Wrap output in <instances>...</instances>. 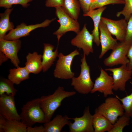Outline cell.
Masks as SVG:
<instances>
[{
  "mask_svg": "<svg viewBox=\"0 0 132 132\" xmlns=\"http://www.w3.org/2000/svg\"><path fill=\"white\" fill-rule=\"evenodd\" d=\"M75 91H66L63 87L59 86L53 93L42 96L39 98L40 104L45 116L46 122L51 120L56 110L65 99L75 95Z\"/></svg>",
  "mask_w": 132,
  "mask_h": 132,
  "instance_id": "6da1fadb",
  "label": "cell"
},
{
  "mask_svg": "<svg viewBox=\"0 0 132 132\" xmlns=\"http://www.w3.org/2000/svg\"><path fill=\"white\" fill-rule=\"evenodd\" d=\"M21 110V121L27 127H32L36 123H45V115L41 106L39 98L27 102Z\"/></svg>",
  "mask_w": 132,
  "mask_h": 132,
  "instance_id": "7a4b0ae2",
  "label": "cell"
},
{
  "mask_svg": "<svg viewBox=\"0 0 132 132\" xmlns=\"http://www.w3.org/2000/svg\"><path fill=\"white\" fill-rule=\"evenodd\" d=\"M86 55L83 54L81 59V71L77 77H73L71 79V85L79 93L87 94L90 93L93 88L94 83L90 76L89 66L87 63Z\"/></svg>",
  "mask_w": 132,
  "mask_h": 132,
  "instance_id": "3957f363",
  "label": "cell"
},
{
  "mask_svg": "<svg viewBox=\"0 0 132 132\" xmlns=\"http://www.w3.org/2000/svg\"><path fill=\"white\" fill-rule=\"evenodd\" d=\"M55 8V14L60 26L53 34L57 36L58 45L61 37L67 32L72 31L76 34L78 33L80 31V26L77 20L71 17L62 6L57 7Z\"/></svg>",
  "mask_w": 132,
  "mask_h": 132,
  "instance_id": "277c9868",
  "label": "cell"
},
{
  "mask_svg": "<svg viewBox=\"0 0 132 132\" xmlns=\"http://www.w3.org/2000/svg\"><path fill=\"white\" fill-rule=\"evenodd\" d=\"M96 110L112 124L119 117L124 114V110L120 101L116 97L107 98Z\"/></svg>",
  "mask_w": 132,
  "mask_h": 132,
  "instance_id": "5b68a950",
  "label": "cell"
},
{
  "mask_svg": "<svg viewBox=\"0 0 132 132\" xmlns=\"http://www.w3.org/2000/svg\"><path fill=\"white\" fill-rule=\"evenodd\" d=\"M79 54L77 49L66 55L61 53L59 54L53 73L54 77L64 79H72L74 77L75 73L72 71L71 66L74 57Z\"/></svg>",
  "mask_w": 132,
  "mask_h": 132,
  "instance_id": "8992f818",
  "label": "cell"
},
{
  "mask_svg": "<svg viewBox=\"0 0 132 132\" xmlns=\"http://www.w3.org/2000/svg\"><path fill=\"white\" fill-rule=\"evenodd\" d=\"M132 43L124 41L118 43L116 47L112 50L110 55L104 59V65L110 67L119 65H127L129 62L127 55Z\"/></svg>",
  "mask_w": 132,
  "mask_h": 132,
  "instance_id": "52a82bcc",
  "label": "cell"
},
{
  "mask_svg": "<svg viewBox=\"0 0 132 132\" xmlns=\"http://www.w3.org/2000/svg\"><path fill=\"white\" fill-rule=\"evenodd\" d=\"M55 19L54 18L51 20L47 19L41 23L29 25L22 22L10 31L5 35L4 39L10 40L19 39L21 37L29 35L31 31L36 29L48 26Z\"/></svg>",
  "mask_w": 132,
  "mask_h": 132,
  "instance_id": "ba28073f",
  "label": "cell"
},
{
  "mask_svg": "<svg viewBox=\"0 0 132 132\" xmlns=\"http://www.w3.org/2000/svg\"><path fill=\"white\" fill-rule=\"evenodd\" d=\"M93 115L90 112L89 106L85 108L83 115L80 117L71 118L74 121L69 122V131L70 132H94L92 124Z\"/></svg>",
  "mask_w": 132,
  "mask_h": 132,
  "instance_id": "9c48e42d",
  "label": "cell"
},
{
  "mask_svg": "<svg viewBox=\"0 0 132 132\" xmlns=\"http://www.w3.org/2000/svg\"><path fill=\"white\" fill-rule=\"evenodd\" d=\"M105 70L112 73L114 81L113 90L125 91L126 83L131 78L132 70L128 69L126 65H122L118 67L107 68Z\"/></svg>",
  "mask_w": 132,
  "mask_h": 132,
  "instance_id": "30bf717a",
  "label": "cell"
},
{
  "mask_svg": "<svg viewBox=\"0 0 132 132\" xmlns=\"http://www.w3.org/2000/svg\"><path fill=\"white\" fill-rule=\"evenodd\" d=\"M76 36L71 41V44L79 49H82L86 55L93 52V37L89 32L85 24L82 29L77 34Z\"/></svg>",
  "mask_w": 132,
  "mask_h": 132,
  "instance_id": "8fae6325",
  "label": "cell"
},
{
  "mask_svg": "<svg viewBox=\"0 0 132 132\" xmlns=\"http://www.w3.org/2000/svg\"><path fill=\"white\" fill-rule=\"evenodd\" d=\"M0 114L8 120L21 121L16 108L14 96L4 94L0 96Z\"/></svg>",
  "mask_w": 132,
  "mask_h": 132,
  "instance_id": "7c38bea8",
  "label": "cell"
},
{
  "mask_svg": "<svg viewBox=\"0 0 132 132\" xmlns=\"http://www.w3.org/2000/svg\"><path fill=\"white\" fill-rule=\"evenodd\" d=\"M113 84L112 77L109 75L105 70L101 67L100 74L95 80L90 93H93L98 91L102 93L105 98L108 95H113Z\"/></svg>",
  "mask_w": 132,
  "mask_h": 132,
  "instance_id": "4fadbf2b",
  "label": "cell"
},
{
  "mask_svg": "<svg viewBox=\"0 0 132 132\" xmlns=\"http://www.w3.org/2000/svg\"><path fill=\"white\" fill-rule=\"evenodd\" d=\"M21 45V40L19 39L7 40H0V52L3 53L16 67L19 66L20 61L18 53L20 50Z\"/></svg>",
  "mask_w": 132,
  "mask_h": 132,
  "instance_id": "5bb4252c",
  "label": "cell"
},
{
  "mask_svg": "<svg viewBox=\"0 0 132 132\" xmlns=\"http://www.w3.org/2000/svg\"><path fill=\"white\" fill-rule=\"evenodd\" d=\"M101 21L111 34L120 42L124 41L126 36L127 21L124 19L114 20L102 17Z\"/></svg>",
  "mask_w": 132,
  "mask_h": 132,
  "instance_id": "9a60e30c",
  "label": "cell"
},
{
  "mask_svg": "<svg viewBox=\"0 0 132 132\" xmlns=\"http://www.w3.org/2000/svg\"><path fill=\"white\" fill-rule=\"evenodd\" d=\"M99 39L101 46V52L99 56L101 58L109 50L115 48L118 43L116 39L114 38L105 25L101 21L99 27Z\"/></svg>",
  "mask_w": 132,
  "mask_h": 132,
  "instance_id": "2e32d148",
  "label": "cell"
},
{
  "mask_svg": "<svg viewBox=\"0 0 132 132\" xmlns=\"http://www.w3.org/2000/svg\"><path fill=\"white\" fill-rule=\"evenodd\" d=\"M106 8V7L104 6L91 10L83 14L84 16L89 17L93 20L94 27L92 31V34L93 37V42L98 46L100 44L99 26L101 21L102 14Z\"/></svg>",
  "mask_w": 132,
  "mask_h": 132,
  "instance_id": "e0dca14e",
  "label": "cell"
},
{
  "mask_svg": "<svg viewBox=\"0 0 132 132\" xmlns=\"http://www.w3.org/2000/svg\"><path fill=\"white\" fill-rule=\"evenodd\" d=\"M58 45L56 49L53 51L54 46L49 44L44 43L43 54L42 56V70L44 72L47 71L54 64L58 56Z\"/></svg>",
  "mask_w": 132,
  "mask_h": 132,
  "instance_id": "ac0fdd59",
  "label": "cell"
},
{
  "mask_svg": "<svg viewBox=\"0 0 132 132\" xmlns=\"http://www.w3.org/2000/svg\"><path fill=\"white\" fill-rule=\"evenodd\" d=\"M27 127L21 121L8 120L0 116V132H27Z\"/></svg>",
  "mask_w": 132,
  "mask_h": 132,
  "instance_id": "d6986e66",
  "label": "cell"
},
{
  "mask_svg": "<svg viewBox=\"0 0 132 132\" xmlns=\"http://www.w3.org/2000/svg\"><path fill=\"white\" fill-rule=\"evenodd\" d=\"M71 118L67 115L58 114L52 120L44 123L45 132H60L63 128L67 125Z\"/></svg>",
  "mask_w": 132,
  "mask_h": 132,
  "instance_id": "ffe728a7",
  "label": "cell"
},
{
  "mask_svg": "<svg viewBox=\"0 0 132 132\" xmlns=\"http://www.w3.org/2000/svg\"><path fill=\"white\" fill-rule=\"evenodd\" d=\"M42 56L36 52L29 53L27 55L25 67L30 73L36 74L42 70Z\"/></svg>",
  "mask_w": 132,
  "mask_h": 132,
  "instance_id": "44dd1931",
  "label": "cell"
},
{
  "mask_svg": "<svg viewBox=\"0 0 132 132\" xmlns=\"http://www.w3.org/2000/svg\"><path fill=\"white\" fill-rule=\"evenodd\" d=\"M92 124L94 132H109L113 126L111 122L96 109L93 115Z\"/></svg>",
  "mask_w": 132,
  "mask_h": 132,
  "instance_id": "7402d4cb",
  "label": "cell"
},
{
  "mask_svg": "<svg viewBox=\"0 0 132 132\" xmlns=\"http://www.w3.org/2000/svg\"><path fill=\"white\" fill-rule=\"evenodd\" d=\"M13 9V8L7 9L4 12L0 14V40L4 39L6 33L14 28L13 23L9 20L10 15Z\"/></svg>",
  "mask_w": 132,
  "mask_h": 132,
  "instance_id": "603a6c76",
  "label": "cell"
},
{
  "mask_svg": "<svg viewBox=\"0 0 132 132\" xmlns=\"http://www.w3.org/2000/svg\"><path fill=\"white\" fill-rule=\"evenodd\" d=\"M29 74L25 66L19 67L9 70L8 78L14 84L18 85L22 81L28 79Z\"/></svg>",
  "mask_w": 132,
  "mask_h": 132,
  "instance_id": "cb8c5ba5",
  "label": "cell"
},
{
  "mask_svg": "<svg viewBox=\"0 0 132 132\" xmlns=\"http://www.w3.org/2000/svg\"><path fill=\"white\" fill-rule=\"evenodd\" d=\"M62 7L71 17L77 20L81 8L78 0H64Z\"/></svg>",
  "mask_w": 132,
  "mask_h": 132,
  "instance_id": "d4e9b609",
  "label": "cell"
},
{
  "mask_svg": "<svg viewBox=\"0 0 132 132\" xmlns=\"http://www.w3.org/2000/svg\"><path fill=\"white\" fill-rule=\"evenodd\" d=\"M14 84L8 79L1 78L0 81V96L6 94L15 96L17 90L14 87Z\"/></svg>",
  "mask_w": 132,
  "mask_h": 132,
  "instance_id": "484cf974",
  "label": "cell"
},
{
  "mask_svg": "<svg viewBox=\"0 0 132 132\" xmlns=\"http://www.w3.org/2000/svg\"><path fill=\"white\" fill-rule=\"evenodd\" d=\"M130 118L124 114L120 116L115 123L109 132H122L124 128L129 123Z\"/></svg>",
  "mask_w": 132,
  "mask_h": 132,
  "instance_id": "4316f807",
  "label": "cell"
},
{
  "mask_svg": "<svg viewBox=\"0 0 132 132\" xmlns=\"http://www.w3.org/2000/svg\"><path fill=\"white\" fill-rule=\"evenodd\" d=\"M115 97L121 102L124 110V114L132 118V92L130 95L121 99L117 95Z\"/></svg>",
  "mask_w": 132,
  "mask_h": 132,
  "instance_id": "83f0119b",
  "label": "cell"
},
{
  "mask_svg": "<svg viewBox=\"0 0 132 132\" xmlns=\"http://www.w3.org/2000/svg\"><path fill=\"white\" fill-rule=\"evenodd\" d=\"M33 0H0V7L7 9L12 8L14 5L19 4L26 8L30 5L29 3Z\"/></svg>",
  "mask_w": 132,
  "mask_h": 132,
  "instance_id": "f1b7e54d",
  "label": "cell"
},
{
  "mask_svg": "<svg viewBox=\"0 0 132 132\" xmlns=\"http://www.w3.org/2000/svg\"><path fill=\"white\" fill-rule=\"evenodd\" d=\"M124 0H93L90 10L95 9L110 4H124Z\"/></svg>",
  "mask_w": 132,
  "mask_h": 132,
  "instance_id": "f546056e",
  "label": "cell"
},
{
  "mask_svg": "<svg viewBox=\"0 0 132 132\" xmlns=\"http://www.w3.org/2000/svg\"><path fill=\"white\" fill-rule=\"evenodd\" d=\"M124 6L123 9L117 12L116 14L117 17H119L122 15L124 19L128 21L131 16L132 14V0H124Z\"/></svg>",
  "mask_w": 132,
  "mask_h": 132,
  "instance_id": "4dcf8cb0",
  "label": "cell"
},
{
  "mask_svg": "<svg viewBox=\"0 0 132 132\" xmlns=\"http://www.w3.org/2000/svg\"><path fill=\"white\" fill-rule=\"evenodd\" d=\"M124 41L128 43H132V14L127 21L126 33Z\"/></svg>",
  "mask_w": 132,
  "mask_h": 132,
  "instance_id": "1f68e13d",
  "label": "cell"
},
{
  "mask_svg": "<svg viewBox=\"0 0 132 132\" xmlns=\"http://www.w3.org/2000/svg\"><path fill=\"white\" fill-rule=\"evenodd\" d=\"M64 0H46L45 5L46 7H55L63 6Z\"/></svg>",
  "mask_w": 132,
  "mask_h": 132,
  "instance_id": "d6a6232c",
  "label": "cell"
},
{
  "mask_svg": "<svg viewBox=\"0 0 132 132\" xmlns=\"http://www.w3.org/2000/svg\"><path fill=\"white\" fill-rule=\"evenodd\" d=\"M78 0L84 14L86 13L90 10L92 0Z\"/></svg>",
  "mask_w": 132,
  "mask_h": 132,
  "instance_id": "836d02e7",
  "label": "cell"
},
{
  "mask_svg": "<svg viewBox=\"0 0 132 132\" xmlns=\"http://www.w3.org/2000/svg\"><path fill=\"white\" fill-rule=\"evenodd\" d=\"M27 132H45V130L42 125L34 127H27Z\"/></svg>",
  "mask_w": 132,
  "mask_h": 132,
  "instance_id": "e575fe53",
  "label": "cell"
},
{
  "mask_svg": "<svg viewBox=\"0 0 132 132\" xmlns=\"http://www.w3.org/2000/svg\"><path fill=\"white\" fill-rule=\"evenodd\" d=\"M127 57L129 60V62L126 65L127 68L130 70H132V43L129 49Z\"/></svg>",
  "mask_w": 132,
  "mask_h": 132,
  "instance_id": "d590c367",
  "label": "cell"
},
{
  "mask_svg": "<svg viewBox=\"0 0 132 132\" xmlns=\"http://www.w3.org/2000/svg\"><path fill=\"white\" fill-rule=\"evenodd\" d=\"M8 59L5 55L2 52H0V65L3 62L6 61Z\"/></svg>",
  "mask_w": 132,
  "mask_h": 132,
  "instance_id": "8d00e7d4",
  "label": "cell"
},
{
  "mask_svg": "<svg viewBox=\"0 0 132 132\" xmlns=\"http://www.w3.org/2000/svg\"><path fill=\"white\" fill-rule=\"evenodd\" d=\"M132 123V122H131Z\"/></svg>",
  "mask_w": 132,
  "mask_h": 132,
  "instance_id": "74e56055",
  "label": "cell"
},
{
  "mask_svg": "<svg viewBox=\"0 0 132 132\" xmlns=\"http://www.w3.org/2000/svg\"><path fill=\"white\" fill-rule=\"evenodd\" d=\"M93 0H92V2Z\"/></svg>",
  "mask_w": 132,
  "mask_h": 132,
  "instance_id": "f35d334b",
  "label": "cell"
}]
</instances>
